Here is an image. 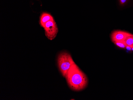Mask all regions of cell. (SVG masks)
<instances>
[{
	"label": "cell",
	"instance_id": "obj_1",
	"mask_svg": "<svg viewBox=\"0 0 133 100\" xmlns=\"http://www.w3.org/2000/svg\"><path fill=\"white\" fill-rule=\"evenodd\" d=\"M65 78L70 89L75 91L83 90L88 85L87 76L76 63L70 69Z\"/></svg>",
	"mask_w": 133,
	"mask_h": 100
},
{
	"label": "cell",
	"instance_id": "obj_2",
	"mask_svg": "<svg viewBox=\"0 0 133 100\" xmlns=\"http://www.w3.org/2000/svg\"><path fill=\"white\" fill-rule=\"evenodd\" d=\"M57 62L60 72L64 77H65L70 69L75 63L71 54L66 51L59 54Z\"/></svg>",
	"mask_w": 133,
	"mask_h": 100
},
{
	"label": "cell",
	"instance_id": "obj_3",
	"mask_svg": "<svg viewBox=\"0 0 133 100\" xmlns=\"http://www.w3.org/2000/svg\"><path fill=\"white\" fill-rule=\"evenodd\" d=\"M45 36L48 39L51 40L56 38L58 32L57 25L54 20L46 23L44 27Z\"/></svg>",
	"mask_w": 133,
	"mask_h": 100
},
{
	"label": "cell",
	"instance_id": "obj_4",
	"mask_svg": "<svg viewBox=\"0 0 133 100\" xmlns=\"http://www.w3.org/2000/svg\"><path fill=\"white\" fill-rule=\"evenodd\" d=\"M133 36V34L128 32L117 30L112 32L110 38L113 42L118 41H125L128 37Z\"/></svg>",
	"mask_w": 133,
	"mask_h": 100
},
{
	"label": "cell",
	"instance_id": "obj_5",
	"mask_svg": "<svg viewBox=\"0 0 133 100\" xmlns=\"http://www.w3.org/2000/svg\"><path fill=\"white\" fill-rule=\"evenodd\" d=\"M53 16L49 13L44 12L41 15L40 18V24L42 27L44 26L45 24L49 21L54 20Z\"/></svg>",
	"mask_w": 133,
	"mask_h": 100
},
{
	"label": "cell",
	"instance_id": "obj_6",
	"mask_svg": "<svg viewBox=\"0 0 133 100\" xmlns=\"http://www.w3.org/2000/svg\"><path fill=\"white\" fill-rule=\"evenodd\" d=\"M125 44L127 45L126 49L130 48V49H133V36L128 37L125 40Z\"/></svg>",
	"mask_w": 133,
	"mask_h": 100
},
{
	"label": "cell",
	"instance_id": "obj_7",
	"mask_svg": "<svg viewBox=\"0 0 133 100\" xmlns=\"http://www.w3.org/2000/svg\"><path fill=\"white\" fill-rule=\"evenodd\" d=\"M114 44L118 46L119 48L125 49L126 48L127 45L125 44V41H118V42H113Z\"/></svg>",
	"mask_w": 133,
	"mask_h": 100
},
{
	"label": "cell",
	"instance_id": "obj_8",
	"mask_svg": "<svg viewBox=\"0 0 133 100\" xmlns=\"http://www.w3.org/2000/svg\"><path fill=\"white\" fill-rule=\"evenodd\" d=\"M128 0H119V4L122 6L124 5L128 2Z\"/></svg>",
	"mask_w": 133,
	"mask_h": 100
}]
</instances>
